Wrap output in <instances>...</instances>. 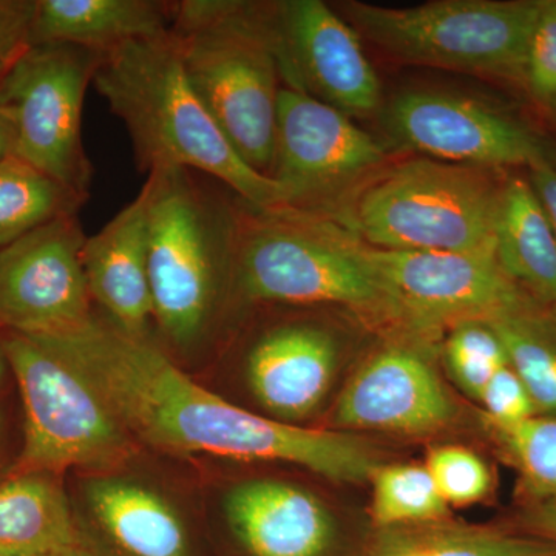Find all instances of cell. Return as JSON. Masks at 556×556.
<instances>
[{"instance_id": "obj_1", "label": "cell", "mask_w": 556, "mask_h": 556, "mask_svg": "<svg viewBox=\"0 0 556 556\" xmlns=\"http://www.w3.org/2000/svg\"><path fill=\"white\" fill-rule=\"evenodd\" d=\"M28 336V334H27ZM31 338L78 369L119 422L152 447L179 455L294 464L339 482L371 479L378 463L357 438L255 415L193 382L155 343L91 317Z\"/></svg>"}, {"instance_id": "obj_2", "label": "cell", "mask_w": 556, "mask_h": 556, "mask_svg": "<svg viewBox=\"0 0 556 556\" xmlns=\"http://www.w3.org/2000/svg\"><path fill=\"white\" fill-rule=\"evenodd\" d=\"M91 86L126 126L139 170L199 172L251 206L285 208L278 182L241 159L190 86L170 31L102 54Z\"/></svg>"}, {"instance_id": "obj_3", "label": "cell", "mask_w": 556, "mask_h": 556, "mask_svg": "<svg viewBox=\"0 0 556 556\" xmlns=\"http://www.w3.org/2000/svg\"><path fill=\"white\" fill-rule=\"evenodd\" d=\"M149 285L153 321L179 350L211 332L219 300L236 288L240 197L189 169L148 174Z\"/></svg>"}, {"instance_id": "obj_4", "label": "cell", "mask_w": 556, "mask_h": 556, "mask_svg": "<svg viewBox=\"0 0 556 556\" xmlns=\"http://www.w3.org/2000/svg\"><path fill=\"white\" fill-rule=\"evenodd\" d=\"M172 36L190 86L252 169L270 177L281 75L262 3L178 0Z\"/></svg>"}, {"instance_id": "obj_5", "label": "cell", "mask_w": 556, "mask_h": 556, "mask_svg": "<svg viewBox=\"0 0 556 556\" xmlns=\"http://www.w3.org/2000/svg\"><path fill=\"white\" fill-rule=\"evenodd\" d=\"M500 190L481 167L405 161L362 190L354 228L388 251L495 254Z\"/></svg>"}, {"instance_id": "obj_6", "label": "cell", "mask_w": 556, "mask_h": 556, "mask_svg": "<svg viewBox=\"0 0 556 556\" xmlns=\"http://www.w3.org/2000/svg\"><path fill=\"white\" fill-rule=\"evenodd\" d=\"M236 289L252 303L390 305L343 237L313 215L265 211L241 199Z\"/></svg>"}, {"instance_id": "obj_7", "label": "cell", "mask_w": 556, "mask_h": 556, "mask_svg": "<svg viewBox=\"0 0 556 556\" xmlns=\"http://www.w3.org/2000/svg\"><path fill=\"white\" fill-rule=\"evenodd\" d=\"M541 0H441L408 9L348 2L345 14L394 60L522 79Z\"/></svg>"}, {"instance_id": "obj_8", "label": "cell", "mask_w": 556, "mask_h": 556, "mask_svg": "<svg viewBox=\"0 0 556 556\" xmlns=\"http://www.w3.org/2000/svg\"><path fill=\"white\" fill-rule=\"evenodd\" d=\"M2 345L24 402L21 471L110 468L131 455L129 431L78 369L31 336L9 332Z\"/></svg>"}, {"instance_id": "obj_9", "label": "cell", "mask_w": 556, "mask_h": 556, "mask_svg": "<svg viewBox=\"0 0 556 556\" xmlns=\"http://www.w3.org/2000/svg\"><path fill=\"white\" fill-rule=\"evenodd\" d=\"M102 54L72 43H38L0 84V110L13 131V152L89 199L93 167L83 141L87 89Z\"/></svg>"}, {"instance_id": "obj_10", "label": "cell", "mask_w": 556, "mask_h": 556, "mask_svg": "<svg viewBox=\"0 0 556 556\" xmlns=\"http://www.w3.org/2000/svg\"><path fill=\"white\" fill-rule=\"evenodd\" d=\"M390 305L430 321H489L532 313L495 254L388 251L353 244Z\"/></svg>"}, {"instance_id": "obj_11", "label": "cell", "mask_w": 556, "mask_h": 556, "mask_svg": "<svg viewBox=\"0 0 556 556\" xmlns=\"http://www.w3.org/2000/svg\"><path fill=\"white\" fill-rule=\"evenodd\" d=\"M283 86L346 113L371 115L382 90L353 25L321 0L262 3Z\"/></svg>"}, {"instance_id": "obj_12", "label": "cell", "mask_w": 556, "mask_h": 556, "mask_svg": "<svg viewBox=\"0 0 556 556\" xmlns=\"http://www.w3.org/2000/svg\"><path fill=\"white\" fill-rule=\"evenodd\" d=\"M386 159V149L346 113L281 87L270 178L283 192L285 208L314 215L346 182L369 174Z\"/></svg>"}, {"instance_id": "obj_13", "label": "cell", "mask_w": 556, "mask_h": 556, "mask_svg": "<svg viewBox=\"0 0 556 556\" xmlns=\"http://www.w3.org/2000/svg\"><path fill=\"white\" fill-rule=\"evenodd\" d=\"M388 134L426 159L481 167L554 163L546 142L518 119L482 102L441 90L399 94L386 113Z\"/></svg>"}, {"instance_id": "obj_14", "label": "cell", "mask_w": 556, "mask_h": 556, "mask_svg": "<svg viewBox=\"0 0 556 556\" xmlns=\"http://www.w3.org/2000/svg\"><path fill=\"white\" fill-rule=\"evenodd\" d=\"M78 215L54 219L0 251V328L53 334L86 324L91 295Z\"/></svg>"}, {"instance_id": "obj_15", "label": "cell", "mask_w": 556, "mask_h": 556, "mask_svg": "<svg viewBox=\"0 0 556 556\" xmlns=\"http://www.w3.org/2000/svg\"><path fill=\"white\" fill-rule=\"evenodd\" d=\"M455 416L437 372L408 350H387L369 358L342 391L336 424L358 430L426 434Z\"/></svg>"}, {"instance_id": "obj_16", "label": "cell", "mask_w": 556, "mask_h": 556, "mask_svg": "<svg viewBox=\"0 0 556 556\" xmlns=\"http://www.w3.org/2000/svg\"><path fill=\"white\" fill-rule=\"evenodd\" d=\"M230 530L249 556H329L338 544L331 511L288 482L254 479L226 497Z\"/></svg>"}, {"instance_id": "obj_17", "label": "cell", "mask_w": 556, "mask_h": 556, "mask_svg": "<svg viewBox=\"0 0 556 556\" xmlns=\"http://www.w3.org/2000/svg\"><path fill=\"white\" fill-rule=\"evenodd\" d=\"M338 364L334 339L308 324L263 332L247 357L252 394L277 420L303 419L327 396Z\"/></svg>"}, {"instance_id": "obj_18", "label": "cell", "mask_w": 556, "mask_h": 556, "mask_svg": "<svg viewBox=\"0 0 556 556\" xmlns=\"http://www.w3.org/2000/svg\"><path fill=\"white\" fill-rule=\"evenodd\" d=\"M148 203L142 190L108 225L87 237L83 265L91 299L124 334L149 340L150 295Z\"/></svg>"}, {"instance_id": "obj_19", "label": "cell", "mask_w": 556, "mask_h": 556, "mask_svg": "<svg viewBox=\"0 0 556 556\" xmlns=\"http://www.w3.org/2000/svg\"><path fill=\"white\" fill-rule=\"evenodd\" d=\"M174 14L175 0H36L31 43H72L105 54L167 35Z\"/></svg>"}, {"instance_id": "obj_20", "label": "cell", "mask_w": 556, "mask_h": 556, "mask_svg": "<svg viewBox=\"0 0 556 556\" xmlns=\"http://www.w3.org/2000/svg\"><path fill=\"white\" fill-rule=\"evenodd\" d=\"M495 255L522 291L556 305V237L529 179L510 178L501 186Z\"/></svg>"}, {"instance_id": "obj_21", "label": "cell", "mask_w": 556, "mask_h": 556, "mask_svg": "<svg viewBox=\"0 0 556 556\" xmlns=\"http://www.w3.org/2000/svg\"><path fill=\"white\" fill-rule=\"evenodd\" d=\"M79 546L67 496L47 471L0 484V556H53Z\"/></svg>"}, {"instance_id": "obj_22", "label": "cell", "mask_w": 556, "mask_h": 556, "mask_svg": "<svg viewBox=\"0 0 556 556\" xmlns=\"http://www.w3.org/2000/svg\"><path fill=\"white\" fill-rule=\"evenodd\" d=\"M93 517L130 556H188V536L177 511L146 486L121 479L87 485Z\"/></svg>"}, {"instance_id": "obj_23", "label": "cell", "mask_w": 556, "mask_h": 556, "mask_svg": "<svg viewBox=\"0 0 556 556\" xmlns=\"http://www.w3.org/2000/svg\"><path fill=\"white\" fill-rule=\"evenodd\" d=\"M361 556H556V543L448 519L376 529Z\"/></svg>"}, {"instance_id": "obj_24", "label": "cell", "mask_w": 556, "mask_h": 556, "mask_svg": "<svg viewBox=\"0 0 556 556\" xmlns=\"http://www.w3.org/2000/svg\"><path fill=\"white\" fill-rule=\"evenodd\" d=\"M86 201L16 156L0 160V251L54 219L78 215Z\"/></svg>"}, {"instance_id": "obj_25", "label": "cell", "mask_w": 556, "mask_h": 556, "mask_svg": "<svg viewBox=\"0 0 556 556\" xmlns=\"http://www.w3.org/2000/svg\"><path fill=\"white\" fill-rule=\"evenodd\" d=\"M486 427L518 471L522 495L533 506L556 503V416L535 415L515 424L486 419Z\"/></svg>"}, {"instance_id": "obj_26", "label": "cell", "mask_w": 556, "mask_h": 556, "mask_svg": "<svg viewBox=\"0 0 556 556\" xmlns=\"http://www.w3.org/2000/svg\"><path fill=\"white\" fill-rule=\"evenodd\" d=\"M371 479V518L376 529L447 519V503L439 495L426 466L378 467Z\"/></svg>"}, {"instance_id": "obj_27", "label": "cell", "mask_w": 556, "mask_h": 556, "mask_svg": "<svg viewBox=\"0 0 556 556\" xmlns=\"http://www.w3.org/2000/svg\"><path fill=\"white\" fill-rule=\"evenodd\" d=\"M496 332L508 365L532 397L538 415H556V345L541 331L535 314L489 321Z\"/></svg>"}, {"instance_id": "obj_28", "label": "cell", "mask_w": 556, "mask_h": 556, "mask_svg": "<svg viewBox=\"0 0 556 556\" xmlns=\"http://www.w3.org/2000/svg\"><path fill=\"white\" fill-rule=\"evenodd\" d=\"M445 354L453 378L477 399L481 397L482 390L496 371L508 364L503 343L484 321L457 325L448 338Z\"/></svg>"}, {"instance_id": "obj_29", "label": "cell", "mask_w": 556, "mask_h": 556, "mask_svg": "<svg viewBox=\"0 0 556 556\" xmlns=\"http://www.w3.org/2000/svg\"><path fill=\"white\" fill-rule=\"evenodd\" d=\"M426 467L447 506L479 503L492 490V473L484 459L459 445L431 450Z\"/></svg>"}, {"instance_id": "obj_30", "label": "cell", "mask_w": 556, "mask_h": 556, "mask_svg": "<svg viewBox=\"0 0 556 556\" xmlns=\"http://www.w3.org/2000/svg\"><path fill=\"white\" fill-rule=\"evenodd\" d=\"M521 83L541 109L556 115V0H541Z\"/></svg>"}, {"instance_id": "obj_31", "label": "cell", "mask_w": 556, "mask_h": 556, "mask_svg": "<svg viewBox=\"0 0 556 556\" xmlns=\"http://www.w3.org/2000/svg\"><path fill=\"white\" fill-rule=\"evenodd\" d=\"M479 401L484 404L486 419L496 424H515L538 415L532 397L508 364L489 380Z\"/></svg>"}, {"instance_id": "obj_32", "label": "cell", "mask_w": 556, "mask_h": 556, "mask_svg": "<svg viewBox=\"0 0 556 556\" xmlns=\"http://www.w3.org/2000/svg\"><path fill=\"white\" fill-rule=\"evenodd\" d=\"M36 0H0V84L30 49Z\"/></svg>"}, {"instance_id": "obj_33", "label": "cell", "mask_w": 556, "mask_h": 556, "mask_svg": "<svg viewBox=\"0 0 556 556\" xmlns=\"http://www.w3.org/2000/svg\"><path fill=\"white\" fill-rule=\"evenodd\" d=\"M529 170L530 185L543 204L556 237V166L554 163H541Z\"/></svg>"}, {"instance_id": "obj_34", "label": "cell", "mask_w": 556, "mask_h": 556, "mask_svg": "<svg viewBox=\"0 0 556 556\" xmlns=\"http://www.w3.org/2000/svg\"><path fill=\"white\" fill-rule=\"evenodd\" d=\"M525 525L526 533L556 543V503L530 506L525 515Z\"/></svg>"}, {"instance_id": "obj_35", "label": "cell", "mask_w": 556, "mask_h": 556, "mask_svg": "<svg viewBox=\"0 0 556 556\" xmlns=\"http://www.w3.org/2000/svg\"><path fill=\"white\" fill-rule=\"evenodd\" d=\"M13 152V131L7 116L0 110V160L7 159Z\"/></svg>"}, {"instance_id": "obj_36", "label": "cell", "mask_w": 556, "mask_h": 556, "mask_svg": "<svg viewBox=\"0 0 556 556\" xmlns=\"http://www.w3.org/2000/svg\"><path fill=\"white\" fill-rule=\"evenodd\" d=\"M53 556H91L90 554H87L86 551H84L83 547L76 546L68 548V551L61 552V554L53 555Z\"/></svg>"}, {"instance_id": "obj_37", "label": "cell", "mask_w": 556, "mask_h": 556, "mask_svg": "<svg viewBox=\"0 0 556 556\" xmlns=\"http://www.w3.org/2000/svg\"><path fill=\"white\" fill-rule=\"evenodd\" d=\"M7 365L9 364H7L5 353H3V345L2 342H0V380L3 378V372H5Z\"/></svg>"}, {"instance_id": "obj_38", "label": "cell", "mask_w": 556, "mask_h": 556, "mask_svg": "<svg viewBox=\"0 0 556 556\" xmlns=\"http://www.w3.org/2000/svg\"><path fill=\"white\" fill-rule=\"evenodd\" d=\"M0 431H2V416H0Z\"/></svg>"}]
</instances>
